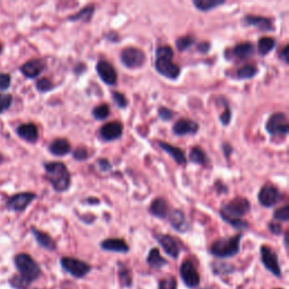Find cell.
I'll return each mask as SVG.
<instances>
[{"instance_id":"1","label":"cell","mask_w":289,"mask_h":289,"mask_svg":"<svg viewBox=\"0 0 289 289\" xmlns=\"http://www.w3.org/2000/svg\"><path fill=\"white\" fill-rule=\"evenodd\" d=\"M251 204L246 198H236L229 201L227 204H224L220 208V217L224 222L232 225L236 229H245L249 227L245 220L242 217L250 212Z\"/></svg>"},{"instance_id":"2","label":"cell","mask_w":289,"mask_h":289,"mask_svg":"<svg viewBox=\"0 0 289 289\" xmlns=\"http://www.w3.org/2000/svg\"><path fill=\"white\" fill-rule=\"evenodd\" d=\"M174 52L169 45H160L156 49L155 69L167 79L175 80L180 77L181 68L173 61Z\"/></svg>"},{"instance_id":"3","label":"cell","mask_w":289,"mask_h":289,"mask_svg":"<svg viewBox=\"0 0 289 289\" xmlns=\"http://www.w3.org/2000/svg\"><path fill=\"white\" fill-rule=\"evenodd\" d=\"M45 178L51 183L54 191L66 192L71 185V175L66 164L62 162H48L44 163Z\"/></svg>"},{"instance_id":"4","label":"cell","mask_w":289,"mask_h":289,"mask_svg":"<svg viewBox=\"0 0 289 289\" xmlns=\"http://www.w3.org/2000/svg\"><path fill=\"white\" fill-rule=\"evenodd\" d=\"M241 238L242 234H236L231 237L218 238L210 246V253L220 259L235 256L240 252Z\"/></svg>"},{"instance_id":"5","label":"cell","mask_w":289,"mask_h":289,"mask_svg":"<svg viewBox=\"0 0 289 289\" xmlns=\"http://www.w3.org/2000/svg\"><path fill=\"white\" fill-rule=\"evenodd\" d=\"M15 264L21 273V278L27 283L36 280L40 277L41 269L31 255L26 253L16 255Z\"/></svg>"},{"instance_id":"6","label":"cell","mask_w":289,"mask_h":289,"mask_svg":"<svg viewBox=\"0 0 289 289\" xmlns=\"http://www.w3.org/2000/svg\"><path fill=\"white\" fill-rule=\"evenodd\" d=\"M265 130L272 137H285L289 132V125L287 116L282 112L273 113L269 117L265 123Z\"/></svg>"},{"instance_id":"7","label":"cell","mask_w":289,"mask_h":289,"mask_svg":"<svg viewBox=\"0 0 289 289\" xmlns=\"http://www.w3.org/2000/svg\"><path fill=\"white\" fill-rule=\"evenodd\" d=\"M122 65L129 69H138L145 65L146 54L143 50L135 47H129L122 50L120 54Z\"/></svg>"},{"instance_id":"8","label":"cell","mask_w":289,"mask_h":289,"mask_svg":"<svg viewBox=\"0 0 289 289\" xmlns=\"http://www.w3.org/2000/svg\"><path fill=\"white\" fill-rule=\"evenodd\" d=\"M60 263L62 269L75 278H84L91 270V267L88 263L75 258H69V256L62 258L60 260Z\"/></svg>"},{"instance_id":"9","label":"cell","mask_w":289,"mask_h":289,"mask_svg":"<svg viewBox=\"0 0 289 289\" xmlns=\"http://www.w3.org/2000/svg\"><path fill=\"white\" fill-rule=\"evenodd\" d=\"M280 191L271 183H265L260 189L258 195L259 204L264 208H271L273 206H276L280 201Z\"/></svg>"},{"instance_id":"10","label":"cell","mask_w":289,"mask_h":289,"mask_svg":"<svg viewBox=\"0 0 289 289\" xmlns=\"http://www.w3.org/2000/svg\"><path fill=\"white\" fill-rule=\"evenodd\" d=\"M260 254H261V261H262L265 269L269 270L270 272L274 274L276 277H281V268L279 264L278 255L271 247L267 245H262L260 247Z\"/></svg>"},{"instance_id":"11","label":"cell","mask_w":289,"mask_h":289,"mask_svg":"<svg viewBox=\"0 0 289 289\" xmlns=\"http://www.w3.org/2000/svg\"><path fill=\"white\" fill-rule=\"evenodd\" d=\"M96 71H98L99 77L102 79L104 84H107L109 86H113L117 84L118 72L111 62L100 60L96 63Z\"/></svg>"},{"instance_id":"12","label":"cell","mask_w":289,"mask_h":289,"mask_svg":"<svg viewBox=\"0 0 289 289\" xmlns=\"http://www.w3.org/2000/svg\"><path fill=\"white\" fill-rule=\"evenodd\" d=\"M180 274L183 282H184L187 287L196 288L199 286L200 276L191 261H184V262L181 264Z\"/></svg>"},{"instance_id":"13","label":"cell","mask_w":289,"mask_h":289,"mask_svg":"<svg viewBox=\"0 0 289 289\" xmlns=\"http://www.w3.org/2000/svg\"><path fill=\"white\" fill-rule=\"evenodd\" d=\"M36 198L35 194L32 192H22L9 198L7 201V208L14 212H23L32 204V201Z\"/></svg>"},{"instance_id":"14","label":"cell","mask_w":289,"mask_h":289,"mask_svg":"<svg viewBox=\"0 0 289 289\" xmlns=\"http://www.w3.org/2000/svg\"><path fill=\"white\" fill-rule=\"evenodd\" d=\"M199 131V125L198 122L187 118H181L174 123L173 127V134L178 137L184 136H195L198 134Z\"/></svg>"},{"instance_id":"15","label":"cell","mask_w":289,"mask_h":289,"mask_svg":"<svg viewBox=\"0 0 289 289\" xmlns=\"http://www.w3.org/2000/svg\"><path fill=\"white\" fill-rule=\"evenodd\" d=\"M123 132V126L121 122L112 121L104 125L100 129V138L103 141H114L121 138Z\"/></svg>"},{"instance_id":"16","label":"cell","mask_w":289,"mask_h":289,"mask_svg":"<svg viewBox=\"0 0 289 289\" xmlns=\"http://www.w3.org/2000/svg\"><path fill=\"white\" fill-rule=\"evenodd\" d=\"M155 237L159 243V245L163 247L165 253L172 256L173 259L178 258V254H180V245H178L175 238L172 237L171 235H167V234H159V235H156Z\"/></svg>"},{"instance_id":"17","label":"cell","mask_w":289,"mask_h":289,"mask_svg":"<svg viewBox=\"0 0 289 289\" xmlns=\"http://www.w3.org/2000/svg\"><path fill=\"white\" fill-rule=\"evenodd\" d=\"M243 24L245 26H253L263 32L274 31L273 22L269 17L256 16V15H246L243 17Z\"/></svg>"},{"instance_id":"18","label":"cell","mask_w":289,"mask_h":289,"mask_svg":"<svg viewBox=\"0 0 289 289\" xmlns=\"http://www.w3.org/2000/svg\"><path fill=\"white\" fill-rule=\"evenodd\" d=\"M167 219L171 226L178 233H185L189 231L190 225L187 223L185 215L178 209H172L171 213L168 214Z\"/></svg>"},{"instance_id":"19","label":"cell","mask_w":289,"mask_h":289,"mask_svg":"<svg viewBox=\"0 0 289 289\" xmlns=\"http://www.w3.org/2000/svg\"><path fill=\"white\" fill-rule=\"evenodd\" d=\"M45 69V62L41 59H32L21 67L23 75L27 78H36Z\"/></svg>"},{"instance_id":"20","label":"cell","mask_w":289,"mask_h":289,"mask_svg":"<svg viewBox=\"0 0 289 289\" xmlns=\"http://www.w3.org/2000/svg\"><path fill=\"white\" fill-rule=\"evenodd\" d=\"M149 213L151 216H154L158 219H166L168 214L171 213V208H169V205L166 199L157 198L150 204Z\"/></svg>"},{"instance_id":"21","label":"cell","mask_w":289,"mask_h":289,"mask_svg":"<svg viewBox=\"0 0 289 289\" xmlns=\"http://www.w3.org/2000/svg\"><path fill=\"white\" fill-rule=\"evenodd\" d=\"M101 249L108 252H116V253H128L129 245L122 238H107L101 242Z\"/></svg>"},{"instance_id":"22","label":"cell","mask_w":289,"mask_h":289,"mask_svg":"<svg viewBox=\"0 0 289 289\" xmlns=\"http://www.w3.org/2000/svg\"><path fill=\"white\" fill-rule=\"evenodd\" d=\"M254 45L251 42L240 43L231 50V54L237 60H247L254 56Z\"/></svg>"},{"instance_id":"23","label":"cell","mask_w":289,"mask_h":289,"mask_svg":"<svg viewBox=\"0 0 289 289\" xmlns=\"http://www.w3.org/2000/svg\"><path fill=\"white\" fill-rule=\"evenodd\" d=\"M158 147L159 148H162L164 151H166V153L171 156V157L175 160L176 164L178 165H186V157H185V154L184 151H183L181 148H178L176 146H173L171 144H167L165 143V141H158Z\"/></svg>"},{"instance_id":"24","label":"cell","mask_w":289,"mask_h":289,"mask_svg":"<svg viewBox=\"0 0 289 289\" xmlns=\"http://www.w3.org/2000/svg\"><path fill=\"white\" fill-rule=\"evenodd\" d=\"M17 135L29 143H35L39 139V130L34 123H24L17 128Z\"/></svg>"},{"instance_id":"25","label":"cell","mask_w":289,"mask_h":289,"mask_svg":"<svg viewBox=\"0 0 289 289\" xmlns=\"http://www.w3.org/2000/svg\"><path fill=\"white\" fill-rule=\"evenodd\" d=\"M31 232L34 235L36 242L39 243V245L42 246L43 249H47L49 251H54L57 249L56 242H54L53 238L50 235H48L47 233L41 232L39 231V229H36L35 227H32Z\"/></svg>"},{"instance_id":"26","label":"cell","mask_w":289,"mask_h":289,"mask_svg":"<svg viewBox=\"0 0 289 289\" xmlns=\"http://www.w3.org/2000/svg\"><path fill=\"white\" fill-rule=\"evenodd\" d=\"M50 153L54 156H66L70 153L71 147L69 141L63 138H59L53 140L49 146Z\"/></svg>"},{"instance_id":"27","label":"cell","mask_w":289,"mask_h":289,"mask_svg":"<svg viewBox=\"0 0 289 289\" xmlns=\"http://www.w3.org/2000/svg\"><path fill=\"white\" fill-rule=\"evenodd\" d=\"M95 13V6L94 5H88L81 9V11L78 12L77 14L72 16L68 17V21L69 22H85V23H89L91 21V18L94 16Z\"/></svg>"},{"instance_id":"28","label":"cell","mask_w":289,"mask_h":289,"mask_svg":"<svg viewBox=\"0 0 289 289\" xmlns=\"http://www.w3.org/2000/svg\"><path fill=\"white\" fill-rule=\"evenodd\" d=\"M194 6L200 12H212L215 8L223 6L226 3L225 0H194Z\"/></svg>"},{"instance_id":"29","label":"cell","mask_w":289,"mask_h":289,"mask_svg":"<svg viewBox=\"0 0 289 289\" xmlns=\"http://www.w3.org/2000/svg\"><path fill=\"white\" fill-rule=\"evenodd\" d=\"M277 41L270 36H263V38L259 39L258 41V52L260 56L265 57L268 53H270L272 50L276 48Z\"/></svg>"},{"instance_id":"30","label":"cell","mask_w":289,"mask_h":289,"mask_svg":"<svg viewBox=\"0 0 289 289\" xmlns=\"http://www.w3.org/2000/svg\"><path fill=\"white\" fill-rule=\"evenodd\" d=\"M147 263H148L151 268L160 269L167 264V261L160 255L159 250L154 247V249L150 250L148 256H147Z\"/></svg>"},{"instance_id":"31","label":"cell","mask_w":289,"mask_h":289,"mask_svg":"<svg viewBox=\"0 0 289 289\" xmlns=\"http://www.w3.org/2000/svg\"><path fill=\"white\" fill-rule=\"evenodd\" d=\"M189 159H190L191 163L203 165V166H206V165L208 164L207 155H206L205 150L199 146H196L190 150Z\"/></svg>"},{"instance_id":"32","label":"cell","mask_w":289,"mask_h":289,"mask_svg":"<svg viewBox=\"0 0 289 289\" xmlns=\"http://www.w3.org/2000/svg\"><path fill=\"white\" fill-rule=\"evenodd\" d=\"M259 69L255 65H244L236 71V78L240 80L251 79L258 75Z\"/></svg>"},{"instance_id":"33","label":"cell","mask_w":289,"mask_h":289,"mask_svg":"<svg viewBox=\"0 0 289 289\" xmlns=\"http://www.w3.org/2000/svg\"><path fill=\"white\" fill-rule=\"evenodd\" d=\"M196 43V39L192 35H185L178 38L175 42V45L178 51H186L187 49H190L192 45Z\"/></svg>"},{"instance_id":"34","label":"cell","mask_w":289,"mask_h":289,"mask_svg":"<svg viewBox=\"0 0 289 289\" xmlns=\"http://www.w3.org/2000/svg\"><path fill=\"white\" fill-rule=\"evenodd\" d=\"M111 114V110L108 104H100L93 110V117L95 120H105Z\"/></svg>"},{"instance_id":"35","label":"cell","mask_w":289,"mask_h":289,"mask_svg":"<svg viewBox=\"0 0 289 289\" xmlns=\"http://www.w3.org/2000/svg\"><path fill=\"white\" fill-rule=\"evenodd\" d=\"M120 265L121 267L120 269H119V279H120L122 286L130 287L132 283V277H131L129 269H128L126 265H122V264Z\"/></svg>"},{"instance_id":"36","label":"cell","mask_w":289,"mask_h":289,"mask_svg":"<svg viewBox=\"0 0 289 289\" xmlns=\"http://www.w3.org/2000/svg\"><path fill=\"white\" fill-rule=\"evenodd\" d=\"M112 100H113L114 104H116L119 109L127 108V105H128L127 98L122 93H120V91H118V90L112 91Z\"/></svg>"},{"instance_id":"37","label":"cell","mask_w":289,"mask_h":289,"mask_svg":"<svg viewBox=\"0 0 289 289\" xmlns=\"http://www.w3.org/2000/svg\"><path fill=\"white\" fill-rule=\"evenodd\" d=\"M213 270L216 274H227V273L233 272L234 268L231 264L216 262V263H213Z\"/></svg>"},{"instance_id":"38","label":"cell","mask_w":289,"mask_h":289,"mask_svg":"<svg viewBox=\"0 0 289 289\" xmlns=\"http://www.w3.org/2000/svg\"><path fill=\"white\" fill-rule=\"evenodd\" d=\"M36 88H38V90L41 91V93H47V91H50L54 88V85L48 78H41V79L36 81Z\"/></svg>"},{"instance_id":"39","label":"cell","mask_w":289,"mask_h":289,"mask_svg":"<svg viewBox=\"0 0 289 289\" xmlns=\"http://www.w3.org/2000/svg\"><path fill=\"white\" fill-rule=\"evenodd\" d=\"M273 218L279 222H288L289 220V206L285 205L283 207L277 209L273 213Z\"/></svg>"},{"instance_id":"40","label":"cell","mask_w":289,"mask_h":289,"mask_svg":"<svg viewBox=\"0 0 289 289\" xmlns=\"http://www.w3.org/2000/svg\"><path fill=\"white\" fill-rule=\"evenodd\" d=\"M73 158L76 160H79V162H84L87 158L89 157V151L86 148L85 146H79L73 150Z\"/></svg>"},{"instance_id":"41","label":"cell","mask_w":289,"mask_h":289,"mask_svg":"<svg viewBox=\"0 0 289 289\" xmlns=\"http://www.w3.org/2000/svg\"><path fill=\"white\" fill-rule=\"evenodd\" d=\"M13 103V96L11 94L0 93V113H3L9 109Z\"/></svg>"},{"instance_id":"42","label":"cell","mask_w":289,"mask_h":289,"mask_svg":"<svg viewBox=\"0 0 289 289\" xmlns=\"http://www.w3.org/2000/svg\"><path fill=\"white\" fill-rule=\"evenodd\" d=\"M224 107H225V110H224V112L220 114L219 120L220 122H222L223 126L226 127L232 121V111H231V108L228 107L227 102H225V101H224Z\"/></svg>"},{"instance_id":"43","label":"cell","mask_w":289,"mask_h":289,"mask_svg":"<svg viewBox=\"0 0 289 289\" xmlns=\"http://www.w3.org/2000/svg\"><path fill=\"white\" fill-rule=\"evenodd\" d=\"M176 287H177L176 280L175 278L173 277H167L165 279H162L158 285V289H176Z\"/></svg>"},{"instance_id":"44","label":"cell","mask_w":289,"mask_h":289,"mask_svg":"<svg viewBox=\"0 0 289 289\" xmlns=\"http://www.w3.org/2000/svg\"><path fill=\"white\" fill-rule=\"evenodd\" d=\"M175 116V113H174L172 110H169L165 107H160L158 109V117L162 119L163 121H171L173 117Z\"/></svg>"},{"instance_id":"45","label":"cell","mask_w":289,"mask_h":289,"mask_svg":"<svg viewBox=\"0 0 289 289\" xmlns=\"http://www.w3.org/2000/svg\"><path fill=\"white\" fill-rule=\"evenodd\" d=\"M96 165H98L99 169L102 173H108L112 169L111 163H110L109 160L105 159V158H100V159L96 160Z\"/></svg>"},{"instance_id":"46","label":"cell","mask_w":289,"mask_h":289,"mask_svg":"<svg viewBox=\"0 0 289 289\" xmlns=\"http://www.w3.org/2000/svg\"><path fill=\"white\" fill-rule=\"evenodd\" d=\"M11 86V76L8 73H0V90H7Z\"/></svg>"},{"instance_id":"47","label":"cell","mask_w":289,"mask_h":289,"mask_svg":"<svg viewBox=\"0 0 289 289\" xmlns=\"http://www.w3.org/2000/svg\"><path fill=\"white\" fill-rule=\"evenodd\" d=\"M269 231L271 232L274 235H280L282 232L281 225L280 224H276V223H269Z\"/></svg>"},{"instance_id":"48","label":"cell","mask_w":289,"mask_h":289,"mask_svg":"<svg viewBox=\"0 0 289 289\" xmlns=\"http://www.w3.org/2000/svg\"><path fill=\"white\" fill-rule=\"evenodd\" d=\"M210 48H212V45H210L209 42H201L198 44V50L199 52L201 53H208L210 51Z\"/></svg>"},{"instance_id":"49","label":"cell","mask_w":289,"mask_h":289,"mask_svg":"<svg viewBox=\"0 0 289 289\" xmlns=\"http://www.w3.org/2000/svg\"><path fill=\"white\" fill-rule=\"evenodd\" d=\"M288 50H289V45L286 44L285 47H283V49L281 50L280 52H279V58L282 59L283 61H285V63H289V60H288Z\"/></svg>"},{"instance_id":"50","label":"cell","mask_w":289,"mask_h":289,"mask_svg":"<svg viewBox=\"0 0 289 289\" xmlns=\"http://www.w3.org/2000/svg\"><path fill=\"white\" fill-rule=\"evenodd\" d=\"M223 150H224V155H225V157H226L227 159H229V157H231V155L233 153V147L227 144V143H225L223 144Z\"/></svg>"},{"instance_id":"51","label":"cell","mask_w":289,"mask_h":289,"mask_svg":"<svg viewBox=\"0 0 289 289\" xmlns=\"http://www.w3.org/2000/svg\"><path fill=\"white\" fill-rule=\"evenodd\" d=\"M85 203L91 204V205H98V204H100V200L96 199V198H87V200H85Z\"/></svg>"},{"instance_id":"52","label":"cell","mask_w":289,"mask_h":289,"mask_svg":"<svg viewBox=\"0 0 289 289\" xmlns=\"http://www.w3.org/2000/svg\"><path fill=\"white\" fill-rule=\"evenodd\" d=\"M3 162H4V156H3L2 154H0V165L3 164Z\"/></svg>"},{"instance_id":"53","label":"cell","mask_w":289,"mask_h":289,"mask_svg":"<svg viewBox=\"0 0 289 289\" xmlns=\"http://www.w3.org/2000/svg\"><path fill=\"white\" fill-rule=\"evenodd\" d=\"M2 50H3V48H2V44H0V52H2Z\"/></svg>"},{"instance_id":"54","label":"cell","mask_w":289,"mask_h":289,"mask_svg":"<svg viewBox=\"0 0 289 289\" xmlns=\"http://www.w3.org/2000/svg\"><path fill=\"white\" fill-rule=\"evenodd\" d=\"M204 289H213V288H210V287H207V288H204Z\"/></svg>"},{"instance_id":"55","label":"cell","mask_w":289,"mask_h":289,"mask_svg":"<svg viewBox=\"0 0 289 289\" xmlns=\"http://www.w3.org/2000/svg\"><path fill=\"white\" fill-rule=\"evenodd\" d=\"M280 289H281V288H280Z\"/></svg>"}]
</instances>
